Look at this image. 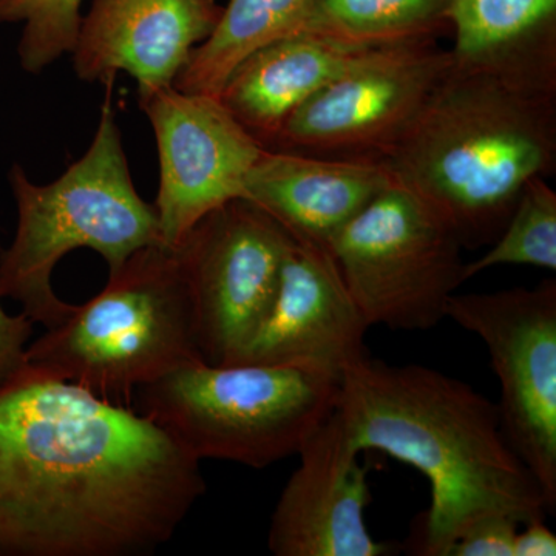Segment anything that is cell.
<instances>
[{
    "instance_id": "6da1fadb",
    "label": "cell",
    "mask_w": 556,
    "mask_h": 556,
    "mask_svg": "<svg viewBox=\"0 0 556 556\" xmlns=\"http://www.w3.org/2000/svg\"><path fill=\"white\" fill-rule=\"evenodd\" d=\"M204 492L148 417L27 364L0 387V556L150 554Z\"/></svg>"
},
{
    "instance_id": "7a4b0ae2",
    "label": "cell",
    "mask_w": 556,
    "mask_h": 556,
    "mask_svg": "<svg viewBox=\"0 0 556 556\" xmlns=\"http://www.w3.org/2000/svg\"><path fill=\"white\" fill-rule=\"evenodd\" d=\"M336 409L362 455L386 453L430 484V507L412 538L415 555L448 556L485 515L525 526L552 514L540 482L507 441L497 405L463 380L367 356L342 376Z\"/></svg>"
},
{
    "instance_id": "3957f363",
    "label": "cell",
    "mask_w": 556,
    "mask_h": 556,
    "mask_svg": "<svg viewBox=\"0 0 556 556\" xmlns=\"http://www.w3.org/2000/svg\"><path fill=\"white\" fill-rule=\"evenodd\" d=\"M463 248L489 247L527 182L556 167V94L450 67L407 134L382 160Z\"/></svg>"
},
{
    "instance_id": "277c9868",
    "label": "cell",
    "mask_w": 556,
    "mask_h": 556,
    "mask_svg": "<svg viewBox=\"0 0 556 556\" xmlns=\"http://www.w3.org/2000/svg\"><path fill=\"white\" fill-rule=\"evenodd\" d=\"M105 86L90 148L60 178L36 185L20 163L9 172L17 226L0 255V299L20 303L22 314L46 329L56 328L75 309L51 285L58 263L70 252L91 249L113 273L139 249L163 243L155 206L139 197L131 179L113 84Z\"/></svg>"
},
{
    "instance_id": "5b68a950",
    "label": "cell",
    "mask_w": 556,
    "mask_h": 556,
    "mask_svg": "<svg viewBox=\"0 0 556 556\" xmlns=\"http://www.w3.org/2000/svg\"><path fill=\"white\" fill-rule=\"evenodd\" d=\"M204 362L175 248L139 249L108 285L28 343L25 364L118 404L185 365Z\"/></svg>"
},
{
    "instance_id": "8992f818",
    "label": "cell",
    "mask_w": 556,
    "mask_h": 556,
    "mask_svg": "<svg viewBox=\"0 0 556 556\" xmlns=\"http://www.w3.org/2000/svg\"><path fill=\"white\" fill-rule=\"evenodd\" d=\"M339 388L303 368L195 362L139 388L138 413L197 460L265 468L299 455Z\"/></svg>"
},
{
    "instance_id": "52a82bcc",
    "label": "cell",
    "mask_w": 556,
    "mask_h": 556,
    "mask_svg": "<svg viewBox=\"0 0 556 556\" xmlns=\"http://www.w3.org/2000/svg\"><path fill=\"white\" fill-rule=\"evenodd\" d=\"M463 244L441 218L393 178L328 251L369 327L427 331L444 320L467 281Z\"/></svg>"
},
{
    "instance_id": "ba28073f",
    "label": "cell",
    "mask_w": 556,
    "mask_h": 556,
    "mask_svg": "<svg viewBox=\"0 0 556 556\" xmlns=\"http://www.w3.org/2000/svg\"><path fill=\"white\" fill-rule=\"evenodd\" d=\"M452 67L434 38L357 51L287 121L273 150L382 163Z\"/></svg>"
},
{
    "instance_id": "9c48e42d",
    "label": "cell",
    "mask_w": 556,
    "mask_h": 556,
    "mask_svg": "<svg viewBox=\"0 0 556 556\" xmlns=\"http://www.w3.org/2000/svg\"><path fill=\"white\" fill-rule=\"evenodd\" d=\"M445 316L489 351L501 386V422L556 507V281L478 294H453Z\"/></svg>"
},
{
    "instance_id": "30bf717a",
    "label": "cell",
    "mask_w": 556,
    "mask_h": 556,
    "mask_svg": "<svg viewBox=\"0 0 556 556\" xmlns=\"http://www.w3.org/2000/svg\"><path fill=\"white\" fill-rule=\"evenodd\" d=\"M292 241L262 207L239 199L175 247L206 364H239L273 306Z\"/></svg>"
},
{
    "instance_id": "8fae6325",
    "label": "cell",
    "mask_w": 556,
    "mask_h": 556,
    "mask_svg": "<svg viewBox=\"0 0 556 556\" xmlns=\"http://www.w3.org/2000/svg\"><path fill=\"white\" fill-rule=\"evenodd\" d=\"M138 105L155 134L160 188L153 206L161 241L175 248L229 201L247 200V178L262 144L218 97L175 86L138 90Z\"/></svg>"
},
{
    "instance_id": "7c38bea8",
    "label": "cell",
    "mask_w": 556,
    "mask_h": 556,
    "mask_svg": "<svg viewBox=\"0 0 556 556\" xmlns=\"http://www.w3.org/2000/svg\"><path fill=\"white\" fill-rule=\"evenodd\" d=\"M338 409L300 448V464L278 497L268 547L276 556H386L393 546L369 533L371 492Z\"/></svg>"
},
{
    "instance_id": "4fadbf2b",
    "label": "cell",
    "mask_w": 556,
    "mask_h": 556,
    "mask_svg": "<svg viewBox=\"0 0 556 556\" xmlns=\"http://www.w3.org/2000/svg\"><path fill=\"white\" fill-rule=\"evenodd\" d=\"M369 328L331 252L294 240L268 316L239 364L303 368L342 380L368 356Z\"/></svg>"
},
{
    "instance_id": "5bb4252c",
    "label": "cell",
    "mask_w": 556,
    "mask_h": 556,
    "mask_svg": "<svg viewBox=\"0 0 556 556\" xmlns=\"http://www.w3.org/2000/svg\"><path fill=\"white\" fill-rule=\"evenodd\" d=\"M223 10L217 0H91L73 47V70L84 83L113 84L127 73L138 90L174 86Z\"/></svg>"
},
{
    "instance_id": "9a60e30c",
    "label": "cell",
    "mask_w": 556,
    "mask_h": 556,
    "mask_svg": "<svg viewBox=\"0 0 556 556\" xmlns=\"http://www.w3.org/2000/svg\"><path fill=\"white\" fill-rule=\"evenodd\" d=\"M383 164L265 149L247 178V200L292 239L328 249L390 182Z\"/></svg>"
},
{
    "instance_id": "2e32d148",
    "label": "cell",
    "mask_w": 556,
    "mask_h": 556,
    "mask_svg": "<svg viewBox=\"0 0 556 556\" xmlns=\"http://www.w3.org/2000/svg\"><path fill=\"white\" fill-rule=\"evenodd\" d=\"M453 67L556 94V0H448Z\"/></svg>"
},
{
    "instance_id": "e0dca14e",
    "label": "cell",
    "mask_w": 556,
    "mask_h": 556,
    "mask_svg": "<svg viewBox=\"0 0 556 556\" xmlns=\"http://www.w3.org/2000/svg\"><path fill=\"white\" fill-rule=\"evenodd\" d=\"M357 51L309 33L274 40L230 73L219 101L269 149L287 121L331 83Z\"/></svg>"
},
{
    "instance_id": "ac0fdd59",
    "label": "cell",
    "mask_w": 556,
    "mask_h": 556,
    "mask_svg": "<svg viewBox=\"0 0 556 556\" xmlns=\"http://www.w3.org/2000/svg\"><path fill=\"white\" fill-rule=\"evenodd\" d=\"M313 0H229L217 28L190 54L178 90L218 97L230 73L255 50L302 30Z\"/></svg>"
},
{
    "instance_id": "d6986e66",
    "label": "cell",
    "mask_w": 556,
    "mask_h": 556,
    "mask_svg": "<svg viewBox=\"0 0 556 556\" xmlns=\"http://www.w3.org/2000/svg\"><path fill=\"white\" fill-rule=\"evenodd\" d=\"M448 0H313L300 33L354 50L437 38L447 27Z\"/></svg>"
},
{
    "instance_id": "ffe728a7",
    "label": "cell",
    "mask_w": 556,
    "mask_h": 556,
    "mask_svg": "<svg viewBox=\"0 0 556 556\" xmlns=\"http://www.w3.org/2000/svg\"><path fill=\"white\" fill-rule=\"evenodd\" d=\"M506 265L556 269V192L547 178L527 182L501 236L485 254L467 263L466 278Z\"/></svg>"
},
{
    "instance_id": "44dd1931",
    "label": "cell",
    "mask_w": 556,
    "mask_h": 556,
    "mask_svg": "<svg viewBox=\"0 0 556 556\" xmlns=\"http://www.w3.org/2000/svg\"><path fill=\"white\" fill-rule=\"evenodd\" d=\"M84 0H0V24L22 25L21 68L40 75L72 54L83 20Z\"/></svg>"
},
{
    "instance_id": "7402d4cb",
    "label": "cell",
    "mask_w": 556,
    "mask_h": 556,
    "mask_svg": "<svg viewBox=\"0 0 556 556\" xmlns=\"http://www.w3.org/2000/svg\"><path fill=\"white\" fill-rule=\"evenodd\" d=\"M517 519L503 514L485 515L463 533L448 556H514Z\"/></svg>"
},
{
    "instance_id": "603a6c76",
    "label": "cell",
    "mask_w": 556,
    "mask_h": 556,
    "mask_svg": "<svg viewBox=\"0 0 556 556\" xmlns=\"http://www.w3.org/2000/svg\"><path fill=\"white\" fill-rule=\"evenodd\" d=\"M525 532L517 533L514 543V556H555L556 535L544 519L527 522Z\"/></svg>"
}]
</instances>
